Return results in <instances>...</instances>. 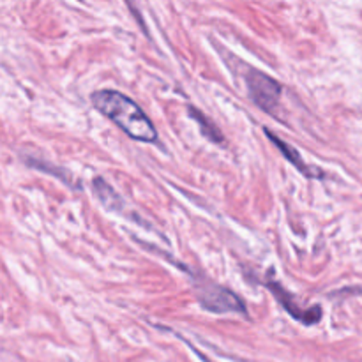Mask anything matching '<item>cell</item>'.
<instances>
[{
  "label": "cell",
  "instance_id": "6da1fadb",
  "mask_svg": "<svg viewBox=\"0 0 362 362\" xmlns=\"http://www.w3.org/2000/svg\"><path fill=\"white\" fill-rule=\"evenodd\" d=\"M90 101L95 110H99L106 119L112 120L129 138L144 141V144L158 141V129L147 117V113L122 92L105 88V90L94 92Z\"/></svg>",
  "mask_w": 362,
  "mask_h": 362
},
{
  "label": "cell",
  "instance_id": "7a4b0ae2",
  "mask_svg": "<svg viewBox=\"0 0 362 362\" xmlns=\"http://www.w3.org/2000/svg\"><path fill=\"white\" fill-rule=\"evenodd\" d=\"M197 299L205 311L211 313H243L246 315V304L239 296L225 286L214 285V283H205L197 290Z\"/></svg>",
  "mask_w": 362,
  "mask_h": 362
},
{
  "label": "cell",
  "instance_id": "3957f363",
  "mask_svg": "<svg viewBox=\"0 0 362 362\" xmlns=\"http://www.w3.org/2000/svg\"><path fill=\"white\" fill-rule=\"evenodd\" d=\"M244 78H246V87L251 101L264 112H274L276 106L279 105V98H281V85L274 78L258 69H250Z\"/></svg>",
  "mask_w": 362,
  "mask_h": 362
},
{
  "label": "cell",
  "instance_id": "277c9868",
  "mask_svg": "<svg viewBox=\"0 0 362 362\" xmlns=\"http://www.w3.org/2000/svg\"><path fill=\"white\" fill-rule=\"evenodd\" d=\"M267 286L271 288V292L274 293V297L278 299V303L281 304V306L288 311L290 317H293L296 320L303 322L304 325H315L322 320L320 306H313V308H310V310H303V308L299 306V303H297V300L293 299V297L290 296V293L286 292L281 285H278L276 281L269 279Z\"/></svg>",
  "mask_w": 362,
  "mask_h": 362
},
{
  "label": "cell",
  "instance_id": "5b68a950",
  "mask_svg": "<svg viewBox=\"0 0 362 362\" xmlns=\"http://www.w3.org/2000/svg\"><path fill=\"white\" fill-rule=\"evenodd\" d=\"M264 133L267 134L269 140H271L272 144H274L276 147H278L279 151H281L283 158H285L286 161L292 163V165L296 166V168L299 170V172L303 173L304 177H308V179H322V177H324V172H322V170L313 168V166H310L306 161H304L303 156L299 154V151H297V148H293L292 145L286 144V141H283L281 138L276 136V134L272 133V131L264 129Z\"/></svg>",
  "mask_w": 362,
  "mask_h": 362
},
{
  "label": "cell",
  "instance_id": "8992f818",
  "mask_svg": "<svg viewBox=\"0 0 362 362\" xmlns=\"http://www.w3.org/2000/svg\"><path fill=\"white\" fill-rule=\"evenodd\" d=\"M92 189H94L95 197L101 202L103 207L108 209V211L119 212L124 207V200L120 198V194L103 177H94V180H92Z\"/></svg>",
  "mask_w": 362,
  "mask_h": 362
},
{
  "label": "cell",
  "instance_id": "52a82bcc",
  "mask_svg": "<svg viewBox=\"0 0 362 362\" xmlns=\"http://www.w3.org/2000/svg\"><path fill=\"white\" fill-rule=\"evenodd\" d=\"M189 115L193 117L194 120H197L198 127H200V131H202V134H204L207 140L214 141V144H223V133L219 131V127L216 126V124L212 122L211 119H207V117H205L204 113L200 112V110L189 108Z\"/></svg>",
  "mask_w": 362,
  "mask_h": 362
},
{
  "label": "cell",
  "instance_id": "ba28073f",
  "mask_svg": "<svg viewBox=\"0 0 362 362\" xmlns=\"http://www.w3.org/2000/svg\"><path fill=\"white\" fill-rule=\"evenodd\" d=\"M194 352H197V356H198V357H200V359H202V361H204V362H211V361H209V359H207V357H205V356H204V354H200V352H198V350H194Z\"/></svg>",
  "mask_w": 362,
  "mask_h": 362
}]
</instances>
